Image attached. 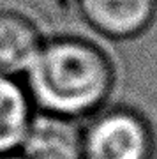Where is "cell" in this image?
Wrapping results in <instances>:
<instances>
[{
    "label": "cell",
    "instance_id": "cell-4",
    "mask_svg": "<svg viewBox=\"0 0 157 159\" xmlns=\"http://www.w3.org/2000/svg\"><path fill=\"white\" fill-rule=\"evenodd\" d=\"M18 152L25 159H83V124L34 110Z\"/></svg>",
    "mask_w": 157,
    "mask_h": 159
},
{
    "label": "cell",
    "instance_id": "cell-1",
    "mask_svg": "<svg viewBox=\"0 0 157 159\" xmlns=\"http://www.w3.org/2000/svg\"><path fill=\"white\" fill-rule=\"evenodd\" d=\"M21 81L35 110L85 120L115 97L120 67L99 39L56 32L44 35Z\"/></svg>",
    "mask_w": 157,
    "mask_h": 159
},
{
    "label": "cell",
    "instance_id": "cell-7",
    "mask_svg": "<svg viewBox=\"0 0 157 159\" xmlns=\"http://www.w3.org/2000/svg\"><path fill=\"white\" fill-rule=\"evenodd\" d=\"M0 159H25V157H23L21 154H20V152H18V150H16V152L2 154V156H0Z\"/></svg>",
    "mask_w": 157,
    "mask_h": 159
},
{
    "label": "cell",
    "instance_id": "cell-6",
    "mask_svg": "<svg viewBox=\"0 0 157 159\" xmlns=\"http://www.w3.org/2000/svg\"><path fill=\"white\" fill-rule=\"evenodd\" d=\"M34 110L21 80L0 74V156L20 148Z\"/></svg>",
    "mask_w": 157,
    "mask_h": 159
},
{
    "label": "cell",
    "instance_id": "cell-2",
    "mask_svg": "<svg viewBox=\"0 0 157 159\" xmlns=\"http://www.w3.org/2000/svg\"><path fill=\"white\" fill-rule=\"evenodd\" d=\"M83 159H157L155 102L117 94L81 120Z\"/></svg>",
    "mask_w": 157,
    "mask_h": 159
},
{
    "label": "cell",
    "instance_id": "cell-3",
    "mask_svg": "<svg viewBox=\"0 0 157 159\" xmlns=\"http://www.w3.org/2000/svg\"><path fill=\"white\" fill-rule=\"evenodd\" d=\"M90 32L111 43L143 37L157 21V0H73Z\"/></svg>",
    "mask_w": 157,
    "mask_h": 159
},
{
    "label": "cell",
    "instance_id": "cell-5",
    "mask_svg": "<svg viewBox=\"0 0 157 159\" xmlns=\"http://www.w3.org/2000/svg\"><path fill=\"white\" fill-rule=\"evenodd\" d=\"M44 32L16 7H0V74L21 80L39 51Z\"/></svg>",
    "mask_w": 157,
    "mask_h": 159
}]
</instances>
